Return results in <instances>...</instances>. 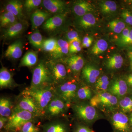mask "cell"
Listing matches in <instances>:
<instances>
[{"label":"cell","mask_w":132,"mask_h":132,"mask_svg":"<svg viewBox=\"0 0 132 132\" xmlns=\"http://www.w3.org/2000/svg\"><path fill=\"white\" fill-rule=\"evenodd\" d=\"M123 59L120 54H115L111 56L108 60L107 67L109 69H119L122 67Z\"/></svg>","instance_id":"cell-29"},{"label":"cell","mask_w":132,"mask_h":132,"mask_svg":"<svg viewBox=\"0 0 132 132\" xmlns=\"http://www.w3.org/2000/svg\"><path fill=\"white\" fill-rule=\"evenodd\" d=\"M118 103L117 97L110 93L105 92L99 93L92 98L90 101V105L94 107H98L100 106L105 107H113Z\"/></svg>","instance_id":"cell-8"},{"label":"cell","mask_w":132,"mask_h":132,"mask_svg":"<svg viewBox=\"0 0 132 132\" xmlns=\"http://www.w3.org/2000/svg\"><path fill=\"white\" fill-rule=\"evenodd\" d=\"M34 120L25 123L21 128L19 132H39L40 129L35 124Z\"/></svg>","instance_id":"cell-37"},{"label":"cell","mask_w":132,"mask_h":132,"mask_svg":"<svg viewBox=\"0 0 132 132\" xmlns=\"http://www.w3.org/2000/svg\"><path fill=\"white\" fill-rule=\"evenodd\" d=\"M127 82L129 86L132 88V74L129 75L127 78Z\"/></svg>","instance_id":"cell-47"},{"label":"cell","mask_w":132,"mask_h":132,"mask_svg":"<svg viewBox=\"0 0 132 132\" xmlns=\"http://www.w3.org/2000/svg\"><path fill=\"white\" fill-rule=\"evenodd\" d=\"M19 22V19L11 12L5 11L1 14L0 24L1 27L7 28Z\"/></svg>","instance_id":"cell-25"},{"label":"cell","mask_w":132,"mask_h":132,"mask_svg":"<svg viewBox=\"0 0 132 132\" xmlns=\"http://www.w3.org/2000/svg\"><path fill=\"white\" fill-rule=\"evenodd\" d=\"M121 44L123 45H129L132 44V29L130 31L128 37Z\"/></svg>","instance_id":"cell-45"},{"label":"cell","mask_w":132,"mask_h":132,"mask_svg":"<svg viewBox=\"0 0 132 132\" xmlns=\"http://www.w3.org/2000/svg\"><path fill=\"white\" fill-rule=\"evenodd\" d=\"M50 15L47 12L38 9L36 10L31 16V22L33 30L37 29L40 26L43 25L50 18Z\"/></svg>","instance_id":"cell-16"},{"label":"cell","mask_w":132,"mask_h":132,"mask_svg":"<svg viewBox=\"0 0 132 132\" xmlns=\"http://www.w3.org/2000/svg\"><path fill=\"white\" fill-rule=\"evenodd\" d=\"M54 87L55 95L69 105L76 100L77 92L79 87L75 79L64 81Z\"/></svg>","instance_id":"cell-3"},{"label":"cell","mask_w":132,"mask_h":132,"mask_svg":"<svg viewBox=\"0 0 132 132\" xmlns=\"http://www.w3.org/2000/svg\"><path fill=\"white\" fill-rule=\"evenodd\" d=\"M8 118L4 117H0V129L1 130L3 128L5 127L7 123Z\"/></svg>","instance_id":"cell-46"},{"label":"cell","mask_w":132,"mask_h":132,"mask_svg":"<svg viewBox=\"0 0 132 132\" xmlns=\"http://www.w3.org/2000/svg\"><path fill=\"white\" fill-rule=\"evenodd\" d=\"M73 10L75 15L80 17L93 11L94 7L92 4L86 1H78L73 4Z\"/></svg>","instance_id":"cell-18"},{"label":"cell","mask_w":132,"mask_h":132,"mask_svg":"<svg viewBox=\"0 0 132 132\" xmlns=\"http://www.w3.org/2000/svg\"><path fill=\"white\" fill-rule=\"evenodd\" d=\"M43 7L48 12L55 14H62L65 8V2L60 0H44Z\"/></svg>","instance_id":"cell-15"},{"label":"cell","mask_w":132,"mask_h":132,"mask_svg":"<svg viewBox=\"0 0 132 132\" xmlns=\"http://www.w3.org/2000/svg\"><path fill=\"white\" fill-rule=\"evenodd\" d=\"M102 12L105 14L112 13L117 9V5L115 2L112 1H102L100 3Z\"/></svg>","instance_id":"cell-30"},{"label":"cell","mask_w":132,"mask_h":132,"mask_svg":"<svg viewBox=\"0 0 132 132\" xmlns=\"http://www.w3.org/2000/svg\"><path fill=\"white\" fill-rule=\"evenodd\" d=\"M36 117L28 111L13 110L11 116L5 126V129L9 131H19L21 127L27 122L35 120Z\"/></svg>","instance_id":"cell-4"},{"label":"cell","mask_w":132,"mask_h":132,"mask_svg":"<svg viewBox=\"0 0 132 132\" xmlns=\"http://www.w3.org/2000/svg\"><path fill=\"white\" fill-rule=\"evenodd\" d=\"M93 41V39L92 37L89 36H85L83 38L82 41V46L85 48L89 47Z\"/></svg>","instance_id":"cell-43"},{"label":"cell","mask_w":132,"mask_h":132,"mask_svg":"<svg viewBox=\"0 0 132 132\" xmlns=\"http://www.w3.org/2000/svg\"><path fill=\"white\" fill-rule=\"evenodd\" d=\"M47 64L54 81V86L65 81L67 73L64 64L58 62L51 61Z\"/></svg>","instance_id":"cell-9"},{"label":"cell","mask_w":132,"mask_h":132,"mask_svg":"<svg viewBox=\"0 0 132 132\" xmlns=\"http://www.w3.org/2000/svg\"><path fill=\"white\" fill-rule=\"evenodd\" d=\"M82 77L87 82L91 84L96 82L100 75V71L98 69L91 65H87L82 69Z\"/></svg>","instance_id":"cell-19"},{"label":"cell","mask_w":132,"mask_h":132,"mask_svg":"<svg viewBox=\"0 0 132 132\" xmlns=\"http://www.w3.org/2000/svg\"><path fill=\"white\" fill-rule=\"evenodd\" d=\"M69 45L70 44L67 40L62 39L58 40L56 49L51 54L53 59L58 60L66 56L69 52Z\"/></svg>","instance_id":"cell-22"},{"label":"cell","mask_w":132,"mask_h":132,"mask_svg":"<svg viewBox=\"0 0 132 132\" xmlns=\"http://www.w3.org/2000/svg\"><path fill=\"white\" fill-rule=\"evenodd\" d=\"M119 105L124 112H132V98L126 97L120 101Z\"/></svg>","instance_id":"cell-36"},{"label":"cell","mask_w":132,"mask_h":132,"mask_svg":"<svg viewBox=\"0 0 132 132\" xmlns=\"http://www.w3.org/2000/svg\"><path fill=\"white\" fill-rule=\"evenodd\" d=\"M121 16L126 23L132 26V14L131 12L127 10L123 11Z\"/></svg>","instance_id":"cell-41"},{"label":"cell","mask_w":132,"mask_h":132,"mask_svg":"<svg viewBox=\"0 0 132 132\" xmlns=\"http://www.w3.org/2000/svg\"><path fill=\"white\" fill-rule=\"evenodd\" d=\"M16 85L7 68L3 67L0 70V88L1 89L11 88Z\"/></svg>","instance_id":"cell-21"},{"label":"cell","mask_w":132,"mask_h":132,"mask_svg":"<svg viewBox=\"0 0 132 132\" xmlns=\"http://www.w3.org/2000/svg\"><path fill=\"white\" fill-rule=\"evenodd\" d=\"M13 105L10 98L2 97L0 99V116L9 118L12 115Z\"/></svg>","instance_id":"cell-23"},{"label":"cell","mask_w":132,"mask_h":132,"mask_svg":"<svg viewBox=\"0 0 132 132\" xmlns=\"http://www.w3.org/2000/svg\"><path fill=\"white\" fill-rule=\"evenodd\" d=\"M108 43L103 39L97 41L92 48V52L95 55L101 54L106 50L108 47Z\"/></svg>","instance_id":"cell-31"},{"label":"cell","mask_w":132,"mask_h":132,"mask_svg":"<svg viewBox=\"0 0 132 132\" xmlns=\"http://www.w3.org/2000/svg\"><path fill=\"white\" fill-rule=\"evenodd\" d=\"M128 56L130 58V61H131V67L132 69V51H131L128 53Z\"/></svg>","instance_id":"cell-48"},{"label":"cell","mask_w":132,"mask_h":132,"mask_svg":"<svg viewBox=\"0 0 132 132\" xmlns=\"http://www.w3.org/2000/svg\"><path fill=\"white\" fill-rule=\"evenodd\" d=\"M69 69L74 73H78L84 67V59L80 55H73L67 61Z\"/></svg>","instance_id":"cell-24"},{"label":"cell","mask_w":132,"mask_h":132,"mask_svg":"<svg viewBox=\"0 0 132 132\" xmlns=\"http://www.w3.org/2000/svg\"><path fill=\"white\" fill-rule=\"evenodd\" d=\"M26 24L24 22L19 21L9 27L5 28L3 37L6 40L12 39L21 34L26 28Z\"/></svg>","instance_id":"cell-12"},{"label":"cell","mask_w":132,"mask_h":132,"mask_svg":"<svg viewBox=\"0 0 132 132\" xmlns=\"http://www.w3.org/2000/svg\"><path fill=\"white\" fill-rule=\"evenodd\" d=\"M72 108L76 117L81 120L91 122L98 117L96 109L91 105L78 103L73 105Z\"/></svg>","instance_id":"cell-7"},{"label":"cell","mask_w":132,"mask_h":132,"mask_svg":"<svg viewBox=\"0 0 132 132\" xmlns=\"http://www.w3.org/2000/svg\"><path fill=\"white\" fill-rule=\"evenodd\" d=\"M112 123L116 132H130L128 118L123 112L114 113L112 116Z\"/></svg>","instance_id":"cell-10"},{"label":"cell","mask_w":132,"mask_h":132,"mask_svg":"<svg viewBox=\"0 0 132 132\" xmlns=\"http://www.w3.org/2000/svg\"><path fill=\"white\" fill-rule=\"evenodd\" d=\"M65 19V15L55 14L48 19L43 25V28L46 31L52 32L57 30L63 25Z\"/></svg>","instance_id":"cell-13"},{"label":"cell","mask_w":132,"mask_h":132,"mask_svg":"<svg viewBox=\"0 0 132 132\" xmlns=\"http://www.w3.org/2000/svg\"><path fill=\"white\" fill-rule=\"evenodd\" d=\"M131 30V28H130L127 27L121 32L119 39L121 43H122L128 37Z\"/></svg>","instance_id":"cell-42"},{"label":"cell","mask_w":132,"mask_h":132,"mask_svg":"<svg viewBox=\"0 0 132 132\" xmlns=\"http://www.w3.org/2000/svg\"><path fill=\"white\" fill-rule=\"evenodd\" d=\"M92 93L89 87L85 86L79 87L77 93L76 99L89 100L92 97Z\"/></svg>","instance_id":"cell-34"},{"label":"cell","mask_w":132,"mask_h":132,"mask_svg":"<svg viewBox=\"0 0 132 132\" xmlns=\"http://www.w3.org/2000/svg\"><path fill=\"white\" fill-rule=\"evenodd\" d=\"M74 132H95L89 128L83 126V125H78L75 129Z\"/></svg>","instance_id":"cell-44"},{"label":"cell","mask_w":132,"mask_h":132,"mask_svg":"<svg viewBox=\"0 0 132 132\" xmlns=\"http://www.w3.org/2000/svg\"><path fill=\"white\" fill-rule=\"evenodd\" d=\"M108 27L111 31L116 34H120L126 28V24L122 21L116 20L109 22Z\"/></svg>","instance_id":"cell-32"},{"label":"cell","mask_w":132,"mask_h":132,"mask_svg":"<svg viewBox=\"0 0 132 132\" xmlns=\"http://www.w3.org/2000/svg\"><path fill=\"white\" fill-rule=\"evenodd\" d=\"M96 22V19L94 15L90 13L80 17L78 22L79 26L83 29H87L93 27Z\"/></svg>","instance_id":"cell-28"},{"label":"cell","mask_w":132,"mask_h":132,"mask_svg":"<svg viewBox=\"0 0 132 132\" xmlns=\"http://www.w3.org/2000/svg\"><path fill=\"white\" fill-rule=\"evenodd\" d=\"M42 132H69L68 126L60 119H54L42 126Z\"/></svg>","instance_id":"cell-11"},{"label":"cell","mask_w":132,"mask_h":132,"mask_svg":"<svg viewBox=\"0 0 132 132\" xmlns=\"http://www.w3.org/2000/svg\"><path fill=\"white\" fill-rule=\"evenodd\" d=\"M69 105L55 95L45 111L44 117L49 120L64 115Z\"/></svg>","instance_id":"cell-6"},{"label":"cell","mask_w":132,"mask_h":132,"mask_svg":"<svg viewBox=\"0 0 132 132\" xmlns=\"http://www.w3.org/2000/svg\"><path fill=\"white\" fill-rule=\"evenodd\" d=\"M23 46V43L21 40L15 41L8 47L5 51V56L15 60L19 59L22 55Z\"/></svg>","instance_id":"cell-17"},{"label":"cell","mask_w":132,"mask_h":132,"mask_svg":"<svg viewBox=\"0 0 132 132\" xmlns=\"http://www.w3.org/2000/svg\"><path fill=\"white\" fill-rule=\"evenodd\" d=\"M57 40L54 38H49L44 41L42 49L45 52L52 54L57 47Z\"/></svg>","instance_id":"cell-35"},{"label":"cell","mask_w":132,"mask_h":132,"mask_svg":"<svg viewBox=\"0 0 132 132\" xmlns=\"http://www.w3.org/2000/svg\"><path fill=\"white\" fill-rule=\"evenodd\" d=\"M109 81L108 77L104 75L98 79L95 84V88L100 92H105L109 87Z\"/></svg>","instance_id":"cell-33"},{"label":"cell","mask_w":132,"mask_h":132,"mask_svg":"<svg viewBox=\"0 0 132 132\" xmlns=\"http://www.w3.org/2000/svg\"><path fill=\"white\" fill-rule=\"evenodd\" d=\"M130 124H131V126L132 127V115L131 116V118H130Z\"/></svg>","instance_id":"cell-49"},{"label":"cell","mask_w":132,"mask_h":132,"mask_svg":"<svg viewBox=\"0 0 132 132\" xmlns=\"http://www.w3.org/2000/svg\"><path fill=\"white\" fill-rule=\"evenodd\" d=\"M54 82L47 63L40 61L34 69L30 88L39 89L54 86Z\"/></svg>","instance_id":"cell-1"},{"label":"cell","mask_w":132,"mask_h":132,"mask_svg":"<svg viewBox=\"0 0 132 132\" xmlns=\"http://www.w3.org/2000/svg\"><path fill=\"white\" fill-rule=\"evenodd\" d=\"M11 132H14V131H11Z\"/></svg>","instance_id":"cell-50"},{"label":"cell","mask_w":132,"mask_h":132,"mask_svg":"<svg viewBox=\"0 0 132 132\" xmlns=\"http://www.w3.org/2000/svg\"><path fill=\"white\" fill-rule=\"evenodd\" d=\"M65 38L69 44L76 41L81 42L78 33L74 30H71L68 32L66 34Z\"/></svg>","instance_id":"cell-39"},{"label":"cell","mask_w":132,"mask_h":132,"mask_svg":"<svg viewBox=\"0 0 132 132\" xmlns=\"http://www.w3.org/2000/svg\"><path fill=\"white\" fill-rule=\"evenodd\" d=\"M23 5L20 1H10L7 3L6 6V11L11 12L18 18L20 21H23L24 15L23 14Z\"/></svg>","instance_id":"cell-20"},{"label":"cell","mask_w":132,"mask_h":132,"mask_svg":"<svg viewBox=\"0 0 132 132\" xmlns=\"http://www.w3.org/2000/svg\"><path fill=\"white\" fill-rule=\"evenodd\" d=\"M41 0H27L24 4V7L28 12H30L36 9L42 3Z\"/></svg>","instance_id":"cell-38"},{"label":"cell","mask_w":132,"mask_h":132,"mask_svg":"<svg viewBox=\"0 0 132 132\" xmlns=\"http://www.w3.org/2000/svg\"><path fill=\"white\" fill-rule=\"evenodd\" d=\"M108 90L111 94L119 98H121L127 93V83L123 79H117L109 86Z\"/></svg>","instance_id":"cell-14"},{"label":"cell","mask_w":132,"mask_h":132,"mask_svg":"<svg viewBox=\"0 0 132 132\" xmlns=\"http://www.w3.org/2000/svg\"><path fill=\"white\" fill-rule=\"evenodd\" d=\"M81 42L75 41L70 44L69 47V52L72 54L80 52L81 50L80 45Z\"/></svg>","instance_id":"cell-40"},{"label":"cell","mask_w":132,"mask_h":132,"mask_svg":"<svg viewBox=\"0 0 132 132\" xmlns=\"http://www.w3.org/2000/svg\"><path fill=\"white\" fill-rule=\"evenodd\" d=\"M13 110L28 111L36 118L43 117V114L32 97L23 92L18 98Z\"/></svg>","instance_id":"cell-5"},{"label":"cell","mask_w":132,"mask_h":132,"mask_svg":"<svg viewBox=\"0 0 132 132\" xmlns=\"http://www.w3.org/2000/svg\"><path fill=\"white\" fill-rule=\"evenodd\" d=\"M38 57L37 53L30 51L27 52L22 59L20 67H31L35 65L38 62Z\"/></svg>","instance_id":"cell-26"},{"label":"cell","mask_w":132,"mask_h":132,"mask_svg":"<svg viewBox=\"0 0 132 132\" xmlns=\"http://www.w3.org/2000/svg\"><path fill=\"white\" fill-rule=\"evenodd\" d=\"M29 43L33 46L38 49H42L44 40L40 32L38 29L31 34L28 37Z\"/></svg>","instance_id":"cell-27"},{"label":"cell","mask_w":132,"mask_h":132,"mask_svg":"<svg viewBox=\"0 0 132 132\" xmlns=\"http://www.w3.org/2000/svg\"><path fill=\"white\" fill-rule=\"evenodd\" d=\"M22 92L32 97L44 117L46 109L55 95L54 86L39 89L28 88Z\"/></svg>","instance_id":"cell-2"}]
</instances>
